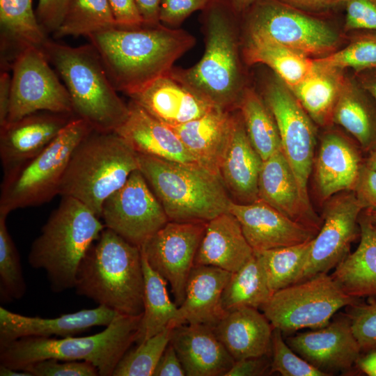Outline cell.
<instances>
[{
	"label": "cell",
	"instance_id": "1",
	"mask_svg": "<svg viewBox=\"0 0 376 376\" xmlns=\"http://www.w3.org/2000/svg\"><path fill=\"white\" fill-rule=\"evenodd\" d=\"M117 91L128 96L165 75L196 44L187 31L162 24L114 26L88 36Z\"/></svg>",
	"mask_w": 376,
	"mask_h": 376
},
{
	"label": "cell",
	"instance_id": "2",
	"mask_svg": "<svg viewBox=\"0 0 376 376\" xmlns=\"http://www.w3.org/2000/svg\"><path fill=\"white\" fill-rule=\"evenodd\" d=\"M239 13L230 0H212L201 14L205 52L188 68L173 67L170 74L215 107L237 109L246 84Z\"/></svg>",
	"mask_w": 376,
	"mask_h": 376
},
{
	"label": "cell",
	"instance_id": "3",
	"mask_svg": "<svg viewBox=\"0 0 376 376\" xmlns=\"http://www.w3.org/2000/svg\"><path fill=\"white\" fill-rule=\"evenodd\" d=\"M74 288L78 295L120 314L142 315L141 248L105 227L81 261Z\"/></svg>",
	"mask_w": 376,
	"mask_h": 376
},
{
	"label": "cell",
	"instance_id": "4",
	"mask_svg": "<svg viewBox=\"0 0 376 376\" xmlns=\"http://www.w3.org/2000/svg\"><path fill=\"white\" fill-rule=\"evenodd\" d=\"M41 49L63 80L76 117L100 132H116L126 121L128 104L118 95L91 43L70 47L48 39Z\"/></svg>",
	"mask_w": 376,
	"mask_h": 376
},
{
	"label": "cell",
	"instance_id": "5",
	"mask_svg": "<svg viewBox=\"0 0 376 376\" xmlns=\"http://www.w3.org/2000/svg\"><path fill=\"white\" fill-rule=\"evenodd\" d=\"M105 227L81 202L62 196L33 242L29 263L45 272L52 292L74 288L81 261Z\"/></svg>",
	"mask_w": 376,
	"mask_h": 376
},
{
	"label": "cell",
	"instance_id": "6",
	"mask_svg": "<svg viewBox=\"0 0 376 376\" xmlns=\"http://www.w3.org/2000/svg\"><path fill=\"white\" fill-rule=\"evenodd\" d=\"M139 169L137 153L115 132L93 130L75 148L59 189L101 217L105 200Z\"/></svg>",
	"mask_w": 376,
	"mask_h": 376
},
{
	"label": "cell",
	"instance_id": "7",
	"mask_svg": "<svg viewBox=\"0 0 376 376\" xmlns=\"http://www.w3.org/2000/svg\"><path fill=\"white\" fill-rule=\"evenodd\" d=\"M142 315L118 313L102 331L84 337H23L0 347V364L22 370L47 359L86 361L100 376H112L118 363L134 343Z\"/></svg>",
	"mask_w": 376,
	"mask_h": 376
},
{
	"label": "cell",
	"instance_id": "8",
	"mask_svg": "<svg viewBox=\"0 0 376 376\" xmlns=\"http://www.w3.org/2000/svg\"><path fill=\"white\" fill-rule=\"evenodd\" d=\"M139 169L169 221L208 222L229 211L231 199L218 175L198 164L137 154Z\"/></svg>",
	"mask_w": 376,
	"mask_h": 376
},
{
	"label": "cell",
	"instance_id": "9",
	"mask_svg": "<svg viewBox=\"0 0 376 376\" xmlns=\"http://www.w3.org/2000/svg\"><path fill=\"white\" fill-rule=\"evenodd\" d=\"M93 130L86 121L75 117L42 152L3 171L0 214L8 216L18 208L42 205L59 194L73 150Z\"/></svg>",
	"mask_w": 376,
	"mask_h": 376
},
{
	"label": "cell",
	"instance_id": "10",
	"mask_svg": "<svg viewBox=\"0 0 376 376\" xmlns=\"http://www.w3.org/2000/svg\"><path fill=\"white\" fill-rule=\"evenodd\" d=\"M305 13L279 0H256L241 15L242 34L269 38L308 57L335 52L340 42L338 33Z\"/></svg>",
	"mask_w": 376,
	"mask_h": 376
},
{
	"label": "cell",
	"instance_id": "11",
	"mask_svg": "<svg viewBox=\"0 0 376 376\" xmlns=\"http://www.w3.org/2000/svg\"><path fill=\"white\" fill-rule=\"evenodd\" d=\"M328 273H320L274 292L261 306L273 328L283 332L320 329L341 308L357 302Z\"/></svg>",
	"mask_w": 376,
	"mask_h": 376
},
{
	"label": "cell",
	"instance_id": "12",
	"mask_svg": "<svg viewBox=\"0 0 376 376\" xmlns=\"http://www.w3.org/2000/svg\"><path fill=\"white\" fill-rule=\"evenodd\" d=\"M41 49L23 50L11 65L7 123L41 111L74 115L70 96ZM75 116V115H74Z\"/></svg>",
	"mask_w": 376,
	"mask_h": 376
},
{
	"label": "cell",
	"instance_id": "13",
	"mask_svg": "<svg viewBox=\"0 0 376 376\" xmlns=\"http://www.w3.org/2000/svg\"><path fill=\"white\" fill-rule=\"evenodd\" d=\"M262 97L274 118L282 151L293 171L301 194L310 202L308 182L316 145L315 123L278 77L266 83Z\"/></svg>",
	"mask_w": 376,
	"mask_h": 376
},
{
	"label": "cell",
	"instance_id": "14",
	"mask_svg": "<svg viewBox=\"0 0 376 376\" xmlns=\"http://www.w3.org/2000/svg\"><path fill=\"white\" fill-rule=\"evenodd\" d=\"M101 217L106 228L140 248L169 221L139 169L105 200Z\"/></svg>",
	"mask_w": 376,
	"mask_h": 376
},
{
	"label": "cell",
	"instance_id": "15",
	"mask_svg": "<svg viewBox=\"0 0 376 376\" xmlns=\"http://www.w3.org/2000/svg\"><path fill=\"white\" fill-rule=\"evenodd\" d=\"M207 222L169 221L141 247L148 263L171 285L178 306L185 288Z\"/></svg>",
	"mask_w": 376,
	"mask_h": 376
},
{
	"label": "cell",
	"instance_id": "16",
	"mask_svg": "<svg viewBox=\"0 0 376 376\" xmlns=\"http://www.w3.org/2000/svg\"><path fill=\"white\" fill-rule=\"evenodd\" d=\"M363 210L352 191L338 193L328 199L321 228L313 240L299 281L328 273L347 256L352 242L360 233L359 218Z\"/></svg>",
	"mask_w": 376,
	"mask_h": 376
},
{
	"label": "cell",
	"instance_id": "17",
	"mask_svg": "<svg viewBox=\"0 0 376 376\" xmlns=\"http://www.w3.org/2000/svg\"><path fill=\"white\" fill-rule=\"evenodd\" d=\"M286 343L300 357L328 375L333 372L350 370L357 364L362 351L347 316L317 330L288 338Z\"/></svg>",
	"mask_w": 376,
	"mask_h": 376
},
{
	"label": "cell",
	"instance_id": "18",
	"mask_svg": "<svg viewBox=\"0 0 376 376\" xmlns=\"http://www.w3.org/2000/svg\"><path fill=\"white\" fill-rule=\"evenodd\" d=\"M229 212L238 220L253 251L301 244L314 239L318 233L260 199L246 204L231 201Z\"/></svg>",
	"mask_w": 376,
	"mask_h": 376
},
{
	"label": "cell",
	"instance_id": "19",
	"mask_svg": "<svg viewBox=\"0 0 376 376\" xmlns=\"http://www.w3.org/2000/svg\"><path fill=\"white\" fill-rule=\"evenodd\" d=\"M75 117L41 111L0 127V158L3 171L42 152Z\"/></svg>",
	"mask_w": 376,
	"mask_h": 376
},
{
	"label": "cell",
	"instance_id": "20",
	"mask_svg": "<svg viewBox=\"0 0 376 376\" xmlns=\"http://www.w3.org/2000/svg\"><path fill=\"white\" fill-rule=\"evenodd\" d=\"M129 97L151 116L170 127L198 118L217 107L170 73Z\"/></svg>",
	"mask_w": 376,
	"mask_h": 376
},
{
	"label": "cell",
	"instance_id": "21",
	"mask_svg": "<svg viewBox=\"0 0 376 376\" xmlns=\"http://www.w3.org/2000/svg\"><path fill=\"white\" fill-rule=\"evenodd\" d=\"M118 313L98 305L53 318L29 317L0 307V347L23 337L74 336L95 326H108Z\"/></svg>",
	"mask_w": 376,
	"mask_h": 376
},
{
	"label": "cell",
	"instance_id": "22",
	"mask_svg": "<svg viewBox=\"0 0 376 376\" xmlns=\"http://www.w3.org/2000/svg\"><path fill=\"white\" fill-rule=\"evenodd\" d=\"M263 159L253 147L238 109L233 111L230 135L219 175L232 201L246 204L258 200Z\"/></svg>",
	"mask_w": 376,
	"mask_h": 376
},
{
	"label": "cell",
	"instance_id": "23",
	"mask_svg": "<svg viewBox=\"0 0 376 376\" xmlns=\"http://www.w3.org/2000/svg\"><path fill=\"white\" fill-rule=\"evenodd\" d=\"M258 198L290 219L318 233L322 220L303 196L293 171L282 150L263 162Z\"/></svg>",
	"mask_w": 376,
	"mask_h": 376
},
{
	"label": "cell",
	"instance_id": "24",
	"mask_svg": "<svg viewBox=\"0 0 376 376\" xmlns=\"http://www.w3.org/2000/svg\"><path fill=\"white\" fill-rule=\"evenodd\" d=\"M232 273L208 265H194L189 276L183 302L168 327L202 324L214 328L227 312L222 294Z\"/></svg>",
	"mask_w": 376,
	"mask_h": 376
},
{
	"label": "cell",
	"instance_id": "25",
	"mask_svg": "<svg viewBox=\"0 0 376 376\" xmlns=\"http://www.w3.org/2000/svg\"><path fill=\"white\" fill-rule=\"evenodd\" d=\"M360 149L359 144L338 132L323 135L314 166L315 181L322 200L353 191L364 162Z\"/></svg>",
	"mask_w": 376,
	"mask_h": 376
},
{
	"label": "cell",
	"instance_id": "26",
	"mask_svg": "<svg viewBox=\"0 0 376 376\" xmlns=\"http://www.w3.org/2000/svg\"><path fill=\"white\" fill-rule=\"evenodd\" d=\"M170 343L187 376H224L235 362L213 328L205 324L173 328Z\"/></svg>",
	"mask_w": 376,
	"mask_h": 376
},
{
	"label": "cell",
	"instance_id": "27",
	"mask_svg": "<svg viewBox=\"0 0 376 376\" xmlns=\"http://www.w3.org/2000/svg\"><path fill=\"white\" fill-rule=\"evenodd\" d=\"M128 106V118L115 132L137 154L199 165L171 127L151 116L134 101Z\"/></svg>",
	"mask_w": 376,
	"mask_h": 376
},
{
	"label": "cell",
	"instance_id": "28",
	"mask_svg": "<svg viewBox=\"0 0 376 376\" xmlns=\"http://www.w3.org/2000/svg\"><path fill=\"white\" fill-rule=\"evenodd\" d=\"M253 254L240 224L228 211L207 223L196 254L194 265L212 266L234 273Z\"/></svg>",
	"mask_w": 376,
	"mask_h": 376
},
{
	"label": "cell",
	"instance_id": "29",
	"mask_svg": "<svg viewBox=\"0 0 376 376\" xmlns=\"http://www.w3.org/2000/svg\"><path fill=\"white\" fill-rule=\"evenodd\" d=\"M273 329L264 313L252 307L227 312L213 328L235 361L271 353Z\"/></svg>",
	"mask_w": 376,
	"mask_h": 376
},
{
	"label": "cell",
	"instance_id": "30",
	"mask_svg": "<svg viewBox=\"0 0 376 376\" xmlns=\"http://www.w3.org/2000/svg\"><path fill=\"white\" fill-rule=\"evenodd\" d=\"M233 111L214 107L198 118L171 127L199 165L219 176L230 135Z\"/></svg>",
	"mask_w": 376,
	"mask_h": 376
},
{
	"label": "cell",
	"instance_id": "31",
	"mask_svg": "<svg viewBox=\"0 0 376 376\" xmlns=\"http://www.w3.org/2000/svg\"><path fill=\"white\" fill-rule=\"evenodd\" d=\"M357 249L334 268L331 275L345 293L355 299L376 298V227L364 210L359 218Z\"/></svg>",
	"mask_w": 376,
	"mask_h": 376
},
{
	"label": "cell",
	"instance_id": "32",
	"mask_svg": "<svg viewBox=\"0 0 376 376\" xmlns=\"http://www.w3.org/2000/svg\"><path fill=\"white\" fill-rule=\"evenodd\" d=\"M33 0H0L1 66L11 69L15 58L29 47L42 49L49 39L32 6Z\"/></svg>",
	"mask_w": 376,
	"mask_h": 376
},
{
	"label": "cell",
	"instance_id": "33",
	"mask_svg": "<svg viewBox=\"0 0 376 376\" xmlns=\"http://www.w3.org/2000/svg\"><path fill=\"white\" fill-rule=\"evenodd\" d=\"M332 123L350 134L363 152L376 149V102L359 80L345 78Z\"/></svg>",
	"mask_w": 376,
	"mask_h": 376
},
{
	"label": "cell",
	"instance_id": "34",
	"mask_svg": "<svg viewBox=\"0 0 376 376\" xmlns=\"http://www.w3.org/2000/svg\"><path fill=\"white\" fill-rule=\"evenodd\" d=\"M345 78L342 70L313 59L312 70L290 90L315 124L327 126L332 123L333 111Z\"/></svg>",
	"mask_w": 376,
	"mask_h": 376
},
{
	"label": "cell",
	"instance_id": "35",
	"mask_svg": "<svg viewBox=\"0 0 376 376\" xmlns=\"http://www.w3.org/2000/svg\"><path fill=\"white\" fill-rule=\"evenodd\" d=\"M242 55L245 64H264L291 88L312 70L313 59L269 38L242 34Z\"/></svg>",
	"mask_w": 376,
	"mask_h": 376
},
{
	"label": "cell",
	"instance_id": "36",
	"mask_svg": "<svg viewBox=\"0 0 376 376\" xmlns=\"http://www.w3.org/2000/svg\"><path fill=\"white\" fill-rule=\"evenodd\" d=\"M144 276L143 312L135 341L139 344L166 329L178 306L170 299L167 281L148 263L142 254Z\"/></svg>",
	"mask_w": 376,
	"mask_h": 376
},
{
	"label": "cell",
	"instance_id": "37",
	"mask_svg": "<svg viewBox=\"0 0 376 376\" xmlns=\"http://www.w3.org/2000/svg\"><path fill=\"white\" fill-rule=\"evenodd\" d=\"M247 136L263 161L281 149V142L274 118L262 96L247 87L237 109Z\"/></svg>",
	"mask_w": 376,
	"mask_h": 376
},
{
	"label": "cell",
	"instance_id": "38",
	"mask_svg": "<svg viewBox=\"0 0 376 376\" xmlns=\"http://www.w3.org/2000/svg\"><path fill=\"white\" fill-rule=\"evenodd\" d=\"M260 256H253L237 272L232 273L222 294L226 312L241 308L261 306L272 295Z\"/></svg>",
	"mask_w": 376,
	"mask_h": 376
},
{
	"label": "cell",
	"instance_id": "39",
	"mask_svg": "<svg viewBox=\"0 0 376 376\" xmlns=\"http://www.w3.org/2000/svg\"><path fill=\"white\" fill-rule=\"evenodd\" d=\"M313 240L296 245L254 251L262 260L272 294L300 281Z\"/></svg>",
	"mask_w": 376,
	"mask_h": 376
},
{
	"label": "cell",
	"instance_id": "40",
	"mask_svg": "<svg viewBox=\"0 0 376 376\" xmlns=\"http://www.w3.org/2000/svg\"><path fill=\"white\" fill-rule=\"evenodd\" d=\"M114 26L116 23L108 0H72L54 34L57 38L67 36L88 37Z\"/></svg>",
	"mask_w": 376,
	"mask_h": 376
},
{
	"label": "cell",
	"instance_id": "41",
	"mask_svg": "<svg viewBox=\"0 0 376 376\" xmlns=\"http://www.w3.org/2000/svg\"><path fill=\"white\" fill-rule=\"evenodd\" d=\"M171 329L163 331L128 350L115 368L112 376H150L170 342Z\"/></svg>",
	"mask_w": 376,
	"mask_h": 376
},
{
	"label": "cell",
	"instance_id": "42",
	"mask_svg": "<svg viewBox=\"0 0 376 376\" xmlns=\"http://www.w3.org/2000/svg\"><path fill=\"white\" fill-rule=\"evenodd\" d=\"M7 217L0 214V292L3 301L21 299L26 291L19 256L6 227Z\"/></svg>",
	"mask_w": 376,
	"mask_h": 376
},
{
	"label": "cell",
	"instance_id": "43",
	"mask_svg": "<svg viewBox=\"0 0 376 376\" xmlns=\"http://www.w3.org/2000/svg\"><path fill=\"white\" fill-rule=\"evenodd\" d=\"M363 31L345 48L314 60L342 70L351 68L357 73L376 68V31Z\"/></svg>",
	"mask_w": 376,
	"mask_h": 376
},
{
	"label": "cell",
	"instance_id": "44",
	"mask_svg": "<svg viewBox=\"0 0 376 376\" xmlns=\"http://www.w3.org/2000/svg\"><path fill=\"white\" fill-rule=\"evenodd\" d=\"M272 356L269 373L283 376H327L297 354L283 339L282 331L274 328L272 336Z\"/></svg>",
	"mask_w": 376,
	"mask_h": 376
},
{
	"label": "cell",
	"instance_id": "45",
	"mask_svg": "<svg viewBox=\"0 0 376 376\" xmlns=\"http://www.w3.org/2000/svg\"><path fill=\"white\" fill-rule=\"evenodd\" d=\"M347 317L361 350L376 349V301L349 306Z\"/></svg>",
	"mask_w": 376,
	"mask_h": 376
},
{
	"label": "cell",
	"instance_id": "46",
	"mask_svg": "<svg viewBox=\"0 0 376 376\" xmlns=\"http://www.w3.org/2000/svg\"><path fill=\"white\" fill-rule=\"evenodd\" d=\"M22 370L33 376H97L96 367L86 361H63L47 359L31 363Z\"/></svg>",
	"mask_w": 376,
	"mask_h": 376
},
{
	"label": "cell",
	"instance_id": "47",
	"mask_svg": "<svg viewBox=\"0 0 376 376\" xmlns=\"http://www.w3.org/2000/svg\"><path fill=\"white\" fill-rule=\"evenodd\" d=\"M344 6L346 31H376V0H347Z\"/></svg>",
	"mask_w": 376,
	"mask_h": 376
},
{
	"label": "cell",
	"instance_id": "48",
	"mask_svg": "<svg viewBox=\"0 0 376 376\" xmlns=\"http://www.w3.org/2000/svg\"><path fill=\"white\" fill-rule=\"evenodd\" d=\"M212 0H162L159 21L164 26L179 28L192 13L203 10Z\"/></svg>",
	"mask_w": 376,
	"mask_h": 376
},
{
	"label": "cell",
	"instance_id": "49",
	"mask_svg": "<svg viewBox=\"0 0 376 376\" xmlns=\"http://www.w3.org/2000/svg\"><path fill=\"white\" fill-rule=\"evenodd\" d=\"M72 0H38L36 15L46 33H54L60 27Z\"/></svg>",
	"mask_w": 376,
	"mask_h": 376
},
{
	"label": "cell",
	"instance_id": "50",
	"mask_svg": "<svg viewBox=\"0 0 376 376\" xmlns=\"http://www.w3.org/2000/svg\"><path fill=\"white\" fill-rule=\"evenodd\" d=\"M352 191L363 210L376 211V171L363 162Z\"/></svg>",
	"mask_w": 376,
	"mask_h": 376
},
{
	"label": "cell",
	"instance_id": "51",
	"mask_svg": "<svg viewBox=\"0 0 376 376\" xmlns=\"http://www.w3.org/2000/svg\"><path fill=\"white\" fill-rule=\"evenodd\" d=\"M108 1L117 26H137L144 24L135 0Z\"/></svg>",
	"mask_w": 376,
	"mask_h": 376
},
{
	"label": "cell",
	"instance_id": "52",
	"mask_svg": "<svg viewBox=\"0 0 376 376\" xmlns=\"http://www.w3.org/2000/svg\"><path fill=\"white\" fill-rule=\"evenodd\" d=\"M270 364L268 355L237 360L224 376L263 375L267 369L270 370Z\"/></svg>",
	"mask_w": 376,
	"mask_h": 376
},
{
	"label": "cell",
	"instance_id": "53",
	"mask_svg": "<svg viewBox=\"0 0 376 376\" xmlns=\"http://www.w3.org/2000/svg\"><path fill=\"white\" fill-rule=\"evenodd\" d=\"M154 376H185V370L172 344L169 342L153 373Z\"/></svg>",
	"mask_w": 376,
	"mask_h": 376
},
{
	"label": "cell",
	"instance_id": "54",
	"mask_svg": "<svg viewBox=\"0 0 376 376\" xmlns=\"http://www.w3.org/2000/svg\"><path fill=\"white\" fill-rule=\"evenodd\" d=\"M304 12H320L345 5L347 0H279Z\"/></svg>",
	"mask_w": 376,
	"mask_h": 376
},
{
	"label": "cell",
	"instance_id": "55",
	"mask_svg": "<svg viewBox=\"0 0 376 376\" xmlns=\"http://www.w3.org/2000/svg\"><path fill=\"white\" fill-rule=\"evenodd\" d=\"M11 95V75L1 70L0 75V127L7 122Z\"/></svg>",
	"mask_w": 376,
	"mask_h": 376
},
{
	"label": "cell",
	"instance_id": "56",
	"mask_svg": "<svg viewBox=\"0 0 376 376\" xmlns=\"http://www.w3.org/2000/svg\"><path fill=\"white\" fill-rule=\"evenodd\" d=\"M138 9L146 25L160 24L159 10L162 0H135Z\"/></svg>",
	"mask_w": 376,
	"mask_h": 376
},
{
	"label": "cell",
	"instance_id": "57",
	"mask_svg": "<svg viewBox=\"0 0 376 376\" xmlns=\"http://www.w3.org/2000/svg\"><path fill=\"white\" fill-rule=\"evenodd\" d=\"M357 365L366 375L376 376V349L368 351L363 357L361 356Z\"/></svg>",
	"mask_w": 376,
	"mask_h": 376
},
{
	"label": "cell",
	"instance_id": "58",
	"mask_svg": "<svg viewBox=\"0 0 376 376\" xmlns=\"http://www.w3.org/2000/svg\"><path fill=\"white\" fill-rule=\"evenodd\" d=\"M359 81L376 102V68L358 73Z\"/></svg>",
	"mask_w": 376,
	"mask_h": 376
},
{
	"label": "cell",
	"instance_id": "59",
	"mask_svg": "<svg viewBox=\"0 0 376 376\" xmlns=\"http://www.w3.org/2000/svg\"><path fill=\"white\" fill-rule=\"evenodd\" d=\"M1 376H33L31 373L20 370H15L0 364Z\"/></svg>",
	"mask_w": 376,
	"mask_h": 376
},
{
	"label": "cell",
	"instance_id": "60",
	"mask_svg": "<svg viewBox=\"0 0 376 376\" xmlns=\"http://www.w3.org/2000/svg\"><path fill=\"white\" fill-rule=\"evenodd\" d=\"M256 0H230V2L237 13L242 15L244 13Z\"/></svg>",
	"mask_w": 376,
	"mask_h": 376
},
{
	"label": "cell",
	"instance_id": "61",
	"mask_svg": "<svg viewBox=\"0 0 376 376\" xmlns=\"http://www.w3.org/2000/svg\"><path fill=\"white\" fill-rule=\"evenodd\" d=\"M364 163L370 169L376 171V149L368 154Z\"/></svg>",
	"mask_w": 376,
	"mask_h": 376
},
{
	"label": "cell",
	"instance_id": "62",
	"mask_svg": "<svg viewBox=\"0 0 376 376\" xmlns=\"http://www.w3.org/2000/svg\"><path fill=\"white\" fill-rule=\"evenodd\" d=\"M371 222L376 227V211H372V210H364Z\"/></svg>",
	"mask_w": 376,
	"mask_h": 376
}]
</instances>
